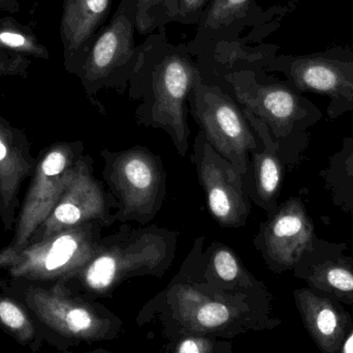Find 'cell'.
I'll list each match as a JSON object with an SVG mask.
<instances>
[{"instance_id": "cell-25", "label": "cell", "mask_w": 353, "mask_h": 353, "mask_svg": "<svg viewBox=\"0 0 353 353\" xmlns=\"http://www.w3.org/2000/svg\"><path fill=\"white\" fill-rule=\"evenodd\" d=\"M230 344L216 342L205 335L187 334L173 345L172 352L176 353H217L225 352Z\"/></svg>"}, {"instance_id": "cell-22", "label": "cell", "mask_w": 353, "mask_h": 353, "mask_svg": "<svg viewBox=\"0 0 353 353\" xmlns=\"http://www.w3.org/2000/svg\"><path fill=\"white\" fill-rule=\"evenodd\" d=\"M0 50L37 59L50 58L49 50L34 31L12 16L0 18Z\"/></svg>"}, {"instance_id": "cell-5", "label": "cell", "mask_w": 353, "mask_h": 353, "mask_svg": "<svg viewBox=\"0 0 353 353\" xmlns=\"http://www.w3.org/2000/svg\"><path fill=\"white\" fill-rule=\"evenodd\" d=\"M76 147L58 143L41 158L21 211L14 242L6 249L16 251L24 248L50 217L72 178L78 161L74 160Z\"/></svg>"}, {"instance_id": "cell-3", "label": "cell", "mask_w": 353, "mask_h": 353, "mask_svg": "<svg viewBox=\"0 0 353 353\" xmlns=\"http://www.w3.org/2000/svg\"><path fill=\"white\" fill-rule=\"evenodd\" d=\"M103 240L93 222L60 230L20 250L0 253V267L14 278L55 280L72 277L99 250Z\"/></svg>"}, {"instance_id": "cell-19", "label": "cell", "mask_w": 353, "mask_h": 353, "mask_svg": "<svg viewBox=\"0 0 353 353\" xmlns=\"http://www.w3.org/2000/svg\"><path fill=\"white\" fill-rule=\"evenodd\" d=\"M205 278L209 284L225 292L234 290L244 294L247 290L255 294H269L265 286L245 269L236 255L223 245H216L212 248Z\"/></svg>"}, {"instance_id": "cell-2", "label": "cell", "mask_w": 353, "mask_h": 353, "mask_svg": "<svg viewBox=\"0 0 353 353\" xmlns=\"http://www.w3.org/2000/svg\"><path fill=\"white\" fill-rule=\"evenodd\" d=\"M178 283L168 294L172 318L187 334L230 336L244 329H274L280 321L271 317V309L251 304L245 294H225L221 288Z\"/></svg>"}, {"instance_id": "cell-20", "label": "cell", "mask_w": 353, "mask_h": 353, "mask_svg": "<svg viewBox=\"0 0 353 353\" xmlns=\"http://www.w3.org/2000/svg\"><path fill=\"white\" fill-rule=\"evenodd\" d=\"M292 77L299 87L307 90L336 95L353 93V77L337 62L319 58L300 60L292 68Z\"/></svg>"}, {"instance_id": "cell-16", "label": "cell", "mask_w": 353, "mask_h": 353, "mask_svg": "<svg viewBox=\"0 0 353 353\" xmlns=\"http://www.w3.org/2000/svg\"><path fill=\"white\" fill-rule=\"evenodd\" d=\"M238 97L253 113L269 124L274 136L280 140L290 138L304 120L298 97L281 85H261L253 91H239Z\"/></svg>"}, {"instance_id": "cell-4", "label": "cell", "mask_w": 353, "mask_h": 353, "mask_svg": "<svg viewBox=\"0 0 353 353\" xmlns=\"http://www.w3.org/2000/svg\"><path fill=\"white\" fill-rule=\"evenodd\" d=\"M105 180L120 201L116 220L146 223L154 218L165 195L161 159L144 147L120 153L103 151Z\"/></svg>"}, {"instance_id": "cell-12", "label": "cell", "mask_w": 353, "mask_h": 353, "mask_svg": "<svg viewBox=\"0 0 353 353\" xmlns=\"http://www.w3.org/2000/svg\"><path fill=\"white\" fill-rule=\"evenodd\" d=\"M195 70L184 58L173 55L159 66L155 81L153 120L171 131L179 153L185 155L188 147V126L185 101L194 81Z\"/></svg>"}, {"instance_id": "cell-11", "label": "cell", "mask_w": 353, "mask_h": 353, "mask_svg": "<svg viewBox=\"0 0 353 353\" xmlns=\"http://www.w3.org/2000/svg\"><path fill=\"white\" fill-rule=\"evenodd\" d=\"M347 250L346 244L317 236L294 267V277L321 294L353 306V257Z\"/></svg>"}, {"instance_id": "cell-10", "label": "cell", "mask_w": 353, "mask_h": 353, "mask_svg": "<svg viewBox=\"0 0 353 353\" xmlns=\"http://www.w3.org/2000/svg\"><path fill=\"white\" fill-rule=\"evenodd\" d=\"M116 220L108 215L105 191L91 173L85 160H78L72 178L50 217L41 226V240L74 226L89 222L112 223Z\"/></svg>"}, {"instance_id": "cell-17", "label": "cell", "mask_w": 353, "mask_h": 353, "mask_svg": "<svg viewBox=\"0 0 353 353\" xmlns=\"http://www.w3.org/2000/svg\"><path fill=\"white\" fill-rule=\"evenodd\" d=\"M26 155L24 134L0 116V204L6 209L16 201L19 187L30 169Z\"/></svg>"}, {"instance_id": "cell-1", "label": "cell", "mask_w": 353, "mask_h": 353, "mask_svg": "<svg viewBox=\"0 0 353 353\" xmlns=\"http://www.w3.org/2000/svg\"><path fill=\"white\" fill-rule=\"evenodd\" d=\"M176 236L157 227L128 231L101 242L92 259L72 277L97 296H107L125 280L163 275L173 260Z\"/></svg>"}, {"instance_id": "cell-27", "label": "cell", "mask_w": 353, "mask_h": 353, "mask_svg": "<svg viewBox=\"0 0 353 353\" xmlns=\"http://www.w3.org/2000/svg\"><path fill=\"white\" fill-rule=\"evenodd\" d=\"M20 10V3L18 0H0V12H8L16 14Z\"/></svg>"}, {"instance_id": "cell-7", "label": "cell", "mask_w": 353, "mask_h": 353, "mask_svg": "<svg viewBox=\"0 0 353 353\" xmlns=\"http://www.w3.org/2000/svg\"><path fill=\"white\" fill-rule=\"evenodd\" d=\"M316 238L314 223L304 202L298 197H290L277 205L263 224L261 250L272 271H294Z\"/></svg>"}, {"instance_id": "cell-24", "label": "cell", "mask_w": 353, "mask_h": 353, "mask_svg": "<svg viewBox=\"0 0 353 353\" xmlns=\"http://www.w3.org/2000/svg\"><path fill=\"white\" fill-rule=\"evenodd\" d=\"M250 0H214L207 18L205 26L208 28H219L232 22L245 10Z\"/></svg>"}, {"instance_id": "cell-21", "label": "cell", "mask_w": 353, "mask_h": 353, "mask_svg": "<svg viewBox=\"0 0 353 353\" xmlns=\"http://www.w3.org/2000/svg\"><path fill=\"white\" fill-rule=\"evenodd\" d=\"M321 176L334 204L353 218V137L344 139L341 149L330 158Z\"/></svg>"}, {"instance_id": "cell-6", "label": "cell", "mask_w": 353, "mask_h": 353, "mask_svg": "<svg viewBox=\"0 0 353 353\" xmlns=\"http://www.w3.org/2000/svg\"><path fill=\"white\" fill-rule=\"evenodd\" d=\"M192 161L205 190L210 213L216 221L223 227L244 225L249 215V203L242 175L212 147L203 133V139L197 141Z\"/></svg>"}, {"instance_id": "cell-28", "label": "cell", "mask_w": 353, "mask_h": 353, "mask_svg": "<svg viewBox=\"0 0 353 353\" xmlns=\"http://www.w3.org/2000/svg\"><path fill=\"white\" fill-rule=\"evenodd\" d=\"M181 8L186 12H193L203 6L205 0H179Z\"/></svg>"}, {"instance_id": "cell-26", "label": "cell", "mask_w": 353, "mask_h": 353, "mask_svg": "<svg viewBox=\"0 0 353 353\" xmlns=\"http://www.w3.org/2000/svg\"><path fill=\"white\" fill-rule=\"evenodd\" d=\"M30 66L31 58L0 50V79L27 78Z\"/></svg>"}, {"instance_id": "cell-9", "label": "cell", "mask_w": 353, "mask_h": 353, "mask_svg": "<svg viewBox=\"0 0 353 353\" xmlns=\"http://www.w3.org/2000/svg\"><path fill=\"white\" fill-rule=\"evenodd\" d=\"M196 116L212 147L238 173H246L247 155L259 149V144L238 106L222 93H209L197 103Z\"/></svg>"}, {"instance_id": "cell-13", "label": "cell", "mask_w": 353, "mask_h": 353, "mask_svg": "<svg viewBox=\"0 0 353 353\" xmlns=\"http://www.w3.org/2000/svg\"><path fill=\"white\" fill-rule=\"evenodd\" d=\"M303 325L321 352L338 353L353 323L343 304L312 288L294 290Z\"/></svg>"}, {"instance_id": "cell-23", "label": "cell", "mask_w": 353, "mask_h": 353, "mask_svg": "<svg viewBox=\"0 0 353 353\" xmlns=\"http://www.w3.org/2000/svg\"><path fill=\"white\" fill-rule=\"evenodd\" d=\"M0 323L22 340L30 339L33 327L18 304L10 300H0Z\"/></svg>"}, {"instance_id": "cell-14", "label": "cell", "mask_w": 353, "mask_h": 353, "mask_svg": "<svg viewBox=\"0 0 353 353\" xmlns=\"http://www.w3.org/2000/svg\"><path fill=\"white\" fill-rule=\"evenodd\" d=\"M111 0H64L60 22L64 64L70 72H80L87 46L107 16Z\"/></svg>"}, {"instance_id": "cell-18", "label": "cell", "mask_w": 353, "mask_h": 353, "mask_svg": "<svg viewBox=\"0 0 353 353\" xmlns=\"http://www.w3.org/2000/svg\"><path fill=\"white\" fill-rule=\"evenodd\" d=\"M263 147L253 153L255 189L259 205L265 211L277 207L278 196L283 182V161L280 157L279 145L270 136L267 128H259Z\"/></svg>"}, {"instance_id": "cell-15", "label": "cell", "mask_w": 353, "mask_h": 353, "mask_svg": "<svg viewBox=\"0 0 353 353\" xmlns=\"http://www.w3.org/2000/svg\"><path fill=\"white\" fill-rule=\"evenodd\" d=\"M134 52V29L123 14L115 17L87 52L80 75L87 88L105 78L110 73L128 60Z\"/></svg>"}, {"instance_id": "cell-8", "label": "cell", "mask_w": 353, "mask_h": 353, "mask_svg": "<svg viewBox=\"0 0 353 353\" xmlns=\"http://www.w3.org/2000/svg\"><path fill=\"white\" fill-rule=\"evenodd\" d=\"M26 302L43 323L66 337L99 341L112 339L119 329L112 315L103 316L87 303L57 290L30 289Z\"/></svg>"}, {"instance_id": "cell-29", "label": "cell", "mask_w": 353, "mask_h": 353, "mask_svg": "<svg viewBox=\"0 0 353 353\" xmlns=\"http://www.w3.org/2000/svg\"><path fill=\"white\" fill-rule=\"evenodd\" d=\"M338 353H353V323Z\"/></svg>"}]
</instances>
